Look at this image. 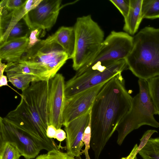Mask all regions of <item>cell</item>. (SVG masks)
Listing matches in <instances>:
<instances>
[{
  "mask_svg": "<svg viewBox=\"0 0 159 159\" xmlns=\"http://www.w3.org/2000/svg\"><path fill=\"white\" fill-rule=\"evenodd\" d=\"M133 98L120 73L107 82L96 96L91 112L90 146L99 156L118 125L130 110Z\"/></svg>",
  "mask_w": 159,
  "mask_h": 159,
  "instance_id": "obj_1",
  "label": "cell"
},
{
  "mask_svg": "<svg viewBox=\"0 0 159 159\" xmlns=\"http://www.w3.org/2000/svg\"><path fill=\"white\" fill-rule=\"evenodd\" d=\"M50 80L31 83L22 92L20 101L16 108L3 117L32 138L41 150L48 151L58 149L54 140L46 135L49 125L48 102Z\"/></svg>",
  "mask_w": 159,
  "mask_h": 159,
  "instance_id": "obj_2",
  "label": "cell"
},
{
  "mask_svg": "<svg viewBox=\"0 0 159 159\" xmlns=\"http://www.w3.org/2000/svg\"><path fill=\"white\" fill-rule=\"evenodd\" d=\"M133 38V48L125 59L128 69L146 80L159 75V29L146 27Z\"/></svg>",
  "mask_w": 159,
  "mask_h": 159,
  "instance_id": "obj_3",
  "label": "cell"
},
{
  "mask_svg": "<svg viewBox=\"0 0 159 159\" xmlns=\"http://www.w3.org/2000/svg\"><path fill=\"white\" fill-rule=\"evenodd\" d=\"M68 59V54L60 45L44 39L27 50L19 62L34 69L41 81H48L54 77Z\"/></svg>",
  "mask_w": 159,
  "mask_h": 159,
  "instance_id": "obj_4",
  "label": "cell"
},
{
  "mask_svg": "<svg viewBox=\"0 0 159 159\" xmlns=\"http://www.w3.org/2000/svg\"><path fill=\"white\" fill-rule=\"evenodd\" d=\"M73 27L75 43L71 59L72 67L77 71L97 54L104 40V33L90 15L77 18Z\"/></svg>",
  "mask_w": 159,
  "mask_h": 159,
  "instance_id": "obj_5",
  "label": "cell"
},
{
  "mask_svg": "<svg viewBox=\"0 0 159 159\" xmlns=\"http://www.w3.org/2000/svg\"><path fill=\"white\" fill-rule=\"evenodd\" d=\"M133 42V37L127 33L112 31L104 39L94 57L77 70L75 75L125 59L132 49Z\"/></svg>",
  "mask_w": 159,
  "mask_h": 159,
  "instance_id": "obj_6",
  "label": "cell"
},
{
  "mask_svg": "<svg viewBox=\"0 0 159 159\" xmlns=\"http://www.w3.org/2000/svg\"><path fill=\"white\" fill-rule=\"evenodd\" d=\"M128 69L125 59H123L105 67L91 69L79 75H75L65 82V99L107 82Z\"/></svg>",
  "mask_w": 159,
  "mask_h": 159,
  "instance_id": "obj_7",
  "label": "cell"
},
{
  "mask_svg": "<svg viewBox=\"0 0 159 159\" xmlns=\"http://www.w3.org/2000/svg\"><path fill=\"white\" fill-rule=\"evenodd\" d=\"M7 142L14 145L25 159L34 158L41 150L27 134L0 117V143Z\"/></svg>",
  "mask_w": 159,
  "mask_h": 159,
  "instance_id": "obj_8",
  "label": "cell"
},
{
  "mask_svg": "<svg viewBox=\"0 0 159 159\" xmlns=\"http://www.w3.org/2000/svg\"><path fill=\"white\" fill-rule=\"evenodd\" d=\"M61 0H42L23 19L31 31L39 28L50 30L56 23L61 6Z\"/></svg>",
  "mask_w": 159,
  "mask_h": 159,
  "instance_id": "obj_9",
  "label": "cell"
},
{
  "mask_svg": "<svg viewBox=\"0 0 159 159\" xmlns=\"http://www.w3.org/2000/svg\"><path fill=\"white\" fill-rule=\"evenodd\" d=\"M107 82L65 99L62 115L63 125L65 126L90 109L96 97Z\"/></svg>",
  "mask_w": 159,
  "mask_h": 159,
  "instance_id": "obj_10",
  "label": "cell"
},
{
  "mask_svg": "<svg viewBox=\"0 0 159 159\" xmlns=\"http://www.w3.org/2000/svg\"><path fill=\"white\" fill-rule=\"evenodd\" d=\"M50 91L48 102L49 125L57 129L62 124V115L65 101V78L62 74L57 73L50 80Z\"/></svg>",
  "mask_w": 159,
  "mask_h": 159,
  "instance_id": "obj_11",
  "label": "cell"
},
{
  "mask_svg": "<svg viewBox=\"0 0 159 159\" xmlns=\"http://www.w3.org/2000/svg\"><path fill=\"white\" fill-rule=\"evenodd\" d=\"M91 109L64 126L66 152L77 159H81V150L84 145L82 138L90 119Z\"/></svg>",
  "mask_w": 159,
  "mask_h": 159,
  "instance_id": "obj_12",
  "label": "cell"
},
{
  "mask_svg": "<svg viewBox=\"0 0 159 159\" xmlns=\"http://www.w3.org/2000/svg\"><path fill=\"white\" fill-rule=\"evenodd\" d=\"M42 0H26L20 8L12 11H0V40Z\"/></svg>",
  "mask_w": 159,
  "mask_h": 159,
  "instance_id": "obj_13",
  "label": "cell"
},
{
  "mask_svg": "<svg viewBox=\"0 0 159 159\" xmlns=\"http://www.w3.org/2000/svg\"><path fill=\"white\" fill-rule=\"evenodd\" d=\"M138 94L133 98L131 108L121 121L116 129L118 133L117 143L121 145L126 136L133 130L145 125L139 108Z\"/></svg>",
  "mask_w": 159,
  "mask_h": 159,
  "instance_id": "obj_14",
  "label": "cell"
},
{
  "mask_svg": "<svg viewBox=\"0 0 159 159\" xmlns=\"http://www.w3.org/2000/svg\"><path fill=\"white\" fill-rule=\"evenodd\" d=\"M139 108L146 125L159 127V122L154 117L157 112L150 95L147 81L139 79Z\"/></svg>",
  "mask_w": 159,
  "mask_h": 159,
  "instance_id": "obj_15",
  "label": "cell"
},
{
  "mask_svg": "<svg viewBox=\"0 0 159 159\" xmlns=\"http://www.w3.org/2000/svg\"><path fill=\"white\" fill-rule=\"evenodd\" d=\"M29 34L0 43V60L7 63L20 61L27 50Z\"/></svg>",
  "mask_w": 159,
  "mask_h": 159,
  "instance_id": "obj_16",
  "label": "cell"
},
{
  "mask_svg": "<svg viewBox=\"0 0 159 159\" xmlns=\"http://www.w3.org/2000/svg\"><path fill=\"white\" fill-rule=\"evenodd\" d=\"M60 45L71 59L75 49V34L73 27L62 26L53 34L44 39Z\"/></svg>",
  "mask_w": 159,
  "mask_h": 159,
  "instance_id": "obj_17",
  "label": "cell"
},
{
  "mask_svg": "<svg viewBox=\"0 0 159 159\" xmlns=\"http://www.w3.org/2000/svg\"><path fill=\"white\" fill-rule=\"evenodd\" d=\"M143 0H129V13L124 18L123 29L130 35H134L137 31L143 19L141 7Z\"/></svg>",
  "mask_w": 159,
  "mask_h": 159,
  "instance_id": "obj_18",
  "label": "cell"
},
{
  "mask_svg": "<svg viewBox=\"0 0 159 159\" xmlns=\"http://www.w3.org/2000/svg\"><path fill=\"white\" fill-rule=\"evenodd\" d=\"M6 73L8 81L22 92L30 86V83L41 81L39 78L33 75L10 72Z\"/></svg>",
  "mask_w": 159,
  "mask_h": 159,
  "instance_id": "obj_19",
  "label": "cell"
},
{
  "mask_svg": "<svg viewBox=\"0 0 159 159\" xmlns=\"http://www.w3.org/2000/svg\"><path fill=\"white\" fill-rule=\"evenodd\" d=\"M139 153L143 159H159V138H150Z\"/></svg>",
  "mask_w": 159,
  "mask_h": 159,
  "instance_id": "obj_20",
  "label": "cell"
},
{
  "mask_svg": "<svg viewBox=\"0 0 159 159\" xmlns=\"http://www.w3.org/2000/svg\"><path fill=\"white\" fill-rule=\"evenodd\" d=\"M141 13L143 19L159 18V0H143Z\"/></svg>",
  "mask_w": 159,
  "mask_h": 159,
  "instance_id": "obj_21",
  "label": "cell"
},
{
  "mask_svg": "<svg viewBox=\"0 0 159 159\" xmlns=\"http://www.w3.org/2000/svg\"><path fill=\"white\" fill-rule=\"evenodd\" d=\"M146 81L149 93L157 114L159 112V75L150 78Z\"/></svg>",
  "mask_w": 159,
  "mask_h": 159,
  "instance_id": "obj_22",
  "label": "cell"
},
{
  "mask_svg": "<svg viewBox=\"0 0 159 159\" xmlns=\"http://www.w3.org/2000/svg\"><path fill=\"white\" fill-rule=\"evenodd\" d=\"M21 156L18 149L11 143H0V159H19Z\"/></svg>",
  "mask_w": 159,
  "mask_h": 159,
  "instance_id": "obj_23",
  "label": "cell"
},
{
  "mask_svg": "<svg viewBox=\"0 0 159 159\" xmlns=\"http://www.w3.org/2000/svg\"><path fill=\"white\" fill-rule=\"evenodd\" d=\"M35 159H75L74 157L66 152L54 149L46 153L38 156Z\"/></svg>",
  "mask_w": 159,
  "mask_h": 159,
  "instance_id": "obj_24",
  "label": "cell"
},
{
  "mask_svg": "<svg viewBox=\"0 0 159 159\" xmlns=\"http://www.w3.org/2000/svg\"><path fill=\"white\" fill-rule=\"evenodd\" d=\"M23 0H2L0 3V11H10L20 8L25 3Z\"/></svg>",
  "mask_w": 159,
  "mask_h": 159,
  "instance_id": "obj_25",
  "label": "cell"
},
{
  "mask_svg": "<svg viewBox=\"0 0 159 159\" xmlns=\"http://www.w3.org/2000/svg\"><path fill=\"white\" fill-rule=\"evenodd\" d=\"M91 117L89 124L86 127L84 133L82 140L84 142L85 148L84 150H82L81 153H84L86 159H90L88 153V151L90 148V143L91 139Z\"/></svg>",
  "mask_w": 159,
  "mask_h": 159,
  "instance_id": "obj_26",
  "label": "cell"
},
{
  "mask_svg": "<svg viewBox=\"0 0 159 159\" xmlns=\"http://www.w3.org/2000/svg\"><path fill=\"white\" fill-rule=\"evenodd\" d=\"M119 10L125 18L127 16L129 9V0H110Z\"/></svg>",
  "mask_w": 159,
  "mask_h": 159,
  "instance_id": "obj_27",
  "label": "cell"
},
{
  "mask_svg": "<svg viewBox=\"0 0 159 159\" xmlns=\"http://www.w3.org/2000/svg\"><path fill=\"white\" fill-rule=\"evenodd\" d=\"M42 30V29L38 28L30 31L27 50L32 48L41 41L39 37Z\"/></svg>",
  "mask_w": 159,
  "mask_h": 159,
  "instance_id": "obj_28",
  "label": "cell"
},
{
  "mask_svg": "<svg viewBox=\"0 0 159 159\" xmlns=\"http://www.w3.org/2000/svg\"><path fill=\"white\" fill-rule=\"evenodd\" d=\"M155 130H148L143 134L142 138L140 139V143L136 152L137 155L139 152L145 146L152 135L155 133H157Z\"/></svg>",
  "mask_w": 159,
  "mask_h": 159,
  "instance_id": "obj_29",
  "label": "cell"
},
{
  "mask_svg": "<svg viewBox=\"0 0 159 159\" xmlns=\"http://www.w3.org/2000/svg\"><path fill=\"white\" fill-rule=\"evenodd\" d=\"M57 130V129L53 125H48L46 130L47 136L50 139H55Z\"/></svg>",
  "mask_w": 159,
  "mask_h": 159,
  "instance_id": "obj_30",
  "label": "cell"
},
{
  "mask_svg": "<svg viewBox=\"0 0 159 159\" xmlns=\"http://www.w3.org/2000/svg\"><path fill=\"white\" fill-rule=\"evenodd\" d=\"M66 138V132L61 129H57L55 136V139L60 142L63 141Z\"/></svg>",
  "mask_w": 159,
  "mask_h": 159,
  "instance_id": "obj_31",
  "label": "cell"
},
{
  "mask_svg": "<svg viewBox=\"0 0 159 159\" xmlns=\"http://www.w3.org/2000/svg\"><path fill=\"white\" fill-rule=\"evenodd\" d=\"M138 148L137 144H135L128 156L125 157H123L120 159H138L137 158L136 155L135 154Z\"/></svg>",
  "mask_w": 159,
  "mask_h": 159,
  "instance_id": "obj_32",
  "label": "cell"
},
{
  "mask_svg": "<svg viewBox=\"0 0 159 159\" xmlns=\"http://www.w3.org/2000/svg\"><path fill=\"white\" fill-rule=\"evenodd\" d=\"M7 77V76L3 75L0 77V87H2L3 86H8Z\"/></svg>",
  "mask_w": 159,
  "mask_h": 159,
  "instance_id": "obj_33",
  "label": "cell"
},
{
  "mask_svg": "<svg viewBox=\"0 0 159 159\" xmlns=\"http://www.w3.org/2000/svg\"><path fill=\"white\" fill-rule=\"evenodd\" d=\"M7 66V64L2 63L0 60V77L3 75V73Z\"/></svg>",
  "mask_w": 159,
  "mask_h": 159,
  "instance_id": "obj_34",
  "label": "cell"
},
{
  "mask_svg": "<svg viewBox=\"0 0 159 159\" xmlns=\"http://www.w3.org/2000/svg\"><path fill=\"white\" fill-rule=\"evenodd\" d=\"M157 114L159 116V112Z\"/></svg>",
  "mask_w": 159,
  "mask_h": 159,
  "instance_id": "obj_35",
  "label": "cell"
}]
</instances>
